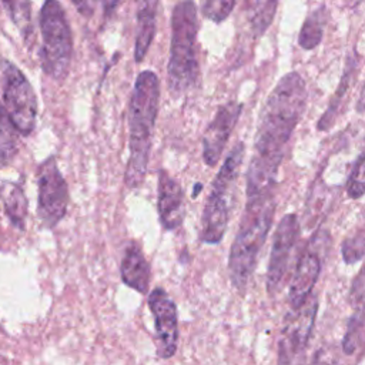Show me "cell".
Wrapping results in <instances>:
<instances>
[{
    "label": "cell",
    "instance_id": "3",
    "mask_svg": "<svg viewBox=\"0 0 365 365\" xmlns=\"http://www.w3.org/2000/svg\"><path fill=\"white\" fill-rule=\"evenodd\" d=\"M275 214V192L247 197L245 208L228 257L231 284L244 291L258 262Z\"/></svg>",
    "mask_w": 365,
    "mask_h": 365
},
{
    "label": "cell",
    "instance_id": "11",
    "mask_svg": "<svg viewBox=\"0 0 365 365\" xmlns=\"http://www.w3.org/2000/svg\"><path fill=\"white\" fill-rule=\"evenodd\" d=\"M298 232L299 222L295 214L284 215L275 228L267 271V288L269 294L277 292L278 287L282 282V278L288 268L291 252L298 238Z\"/></svg>",
    "mask_w": 365,
    "mask_h": 365
},
{
    "label": "cell",
    "instance_id": "25",
    "mask_svg": "<svg viewBox=\"0 0 365 365\" xmlns=\"http://www.w3.org/2000/svg\"><path fill=\"white\" fill-rule=\"evenodd\" d=\"M349 299L354 308H365V264L351 285Z\"/></svg>",
    "mask_w": 365,
    "mask_h": 365
},
{
    "label": "cell",
    "instance_id": "18",
    "mask_svg": "<svg viewBox=\"0 0 365 365\" xmlns=\"http://www.w3.org/2000/svg\"><path fill=\"white\" fill-rule=\"evenodd\" d=\"M279 0H245L244 13L255 36H261L271 26Z\"/></svg>",
    "mask_w": 365,
    "mask_h": 365
},
{
    "label": "cell",
    "instance_id": "15",
    "mask_svg": "<svg viewBox=\"0 0 365 365\" xmlns=\"http://www.w3.org/2000/svg\"><path fill=\"white\" fill-rule=\"evenodd\" d=\"M120 275L121 281L127 287L135 289L140 294L148 292L151 277L150 264L145 259L141 247L134 241H131L124 250L120 262Z\"/></svg>",
    "mask_w": 365,
    "mask_h": 365
},
{
    "label": "cell",
    "instance_id": "7",
    "mask_svg": "<svg viewBox=\"0 0 365 365\" xmlns=\"http://www.w3.org/2000/svg\"><path fill=\"white\" fill-rule=\"evenodd\" d=\"M318 299L309 294L301 304L291 307L282 325L278 341V365H298L307 351L315 317Z\"/></svg>",
    "mask_w": 365,
    "mask_h": 365
},
{
    "label": "cell",
    "instance_id": "28",
    "mask_svg": "<svg viewBox=\"0 0 365 365\" xmlns=\"http://www.w3.org/2000/svg\"><path fill=\"white\" fill-rule=\"evenodd\" d=\"M101 4H103V9H104V13L106 16H110L115 11L117 6H118V1L120 0H100Z\"/></svg>",
    "mask_w": 365,
    "mask_h": 365
},
{
    "label": "cell",
    "instance_id": "6",
    "mask_svg": "<svg viewBox=\"0 0 365 365\" xmlns=\"http://www.w3.org/2000/svg\"><path fill=\"white\" fill-rule=\"evenodd\" d=\"M244 158V144L237 143L225 157L217 173L201 215V242L215 245L221 242L230 217V192L237 180Z\"/></svg>",
    "mask_w": 365,
    "mask_h": 365
},
{
    "label": "cell",
    "instance_id": "16",
    "mask_svg": "<svg viewBox=\"0 0 365 365\" xmlns=\"http://www.w3.org/2000/svg\"><path fill=\"white\" fill-rule=\"evenodd\" d=\"M160 0H140L137 13V31H135V47L134 58L141 63L150 50L155 34V17Z\"/></svg>",
    "mask_w": 365,
    "mask_h": 365
},
{
    "label": "cell",
    "instance_id": "22",
    "mask_svg": "<svg viewBox=\"0 0 365 365\" xmlns=\"http://www.w3.org/2000/svg\"><path fill=\"white\" fill-rule=\"evenodd\" d=\"M342 257L346 264H352L365 257V230L348 237L341 247Z\"/></svg>",
    "mask_w": 365,
    "mask_h": 365
},
{
    "label": "cell",
    "instance_id": "24",
    "mask_svg": "<svg viewBox=\"0 0 365 365\" xmlns=\"http://www.w3.org/2000/svg\"><path fill=\"white\" fill-rule=\"evenodd\" d=\"M346 192L356 200L365 194V154L356 161L346 182Z\"/></svg>",
    "mask_w": 365,
    "mask_h": 365
},
{
    "label": "cell",
    "instance_id": "1",
    "mask_svg": "<svg viewBox=\"0 0 365 365\" xmlns=\"http://www.w3.org/2000/svg\"><path fill=\"white\" fill-rule=\"evenodd\" d=\"M307 96L305 83L298 73L284 76L268 96L247 171V197L275 192L284 148L305 111Z\"/></svg>",
    "mask_w": 365,
    "mask_h": 365
},
{
    "label": "cell",
    "instance_id": "10",
    "mask_svg": "<svg viewBox=\"0 0 365 365\" xmlns=\"http://www.w3.org/2000/svg\"><path fill=\"white\" fill-rule=\"evenodd\" d=\"M148 308L155 322L157 355L163 359L171 358L178 346L177 307L168 292L157 287L148 294Z\"/></svg>",
    "mask_w": 365,
    "mask_h": 365
},
{
    "label": "cell",
    "instance_id": "30",
    "mask_svg": "<svg viewBox=\"0 0 365 365\" xmlns=\"http://www.w3.org/2000/svg\"><path fill=\"white\" fill-rule=\"evenodd\" d=\"M202 190V184L201 182H197L195 185H194V191H192V198H195L197 195H198V192Z\"/></svg>",
    "mask_w": 365,
    "mask_h": 365
},
{
    "label": "cell",
    "instance_id": "8",
    "mask_svg": "<svg viewBox=\"0 0 365 365\" xmlns=\"http://www.w3.org/2000/svg\"><path fill=\"white\" fill-rule=\"evenodd\" d=\"M3 107L21 135H29L36 127L37 98L34 90L19 67L3 61Z\"/></svg>",
    "mask_w": 365,
    "mask_h": 365
},
{
    "label": "cell",
    "instance_id": "20",
    "mask_svg": "<svg viewBox=\"0 0 365 365\" xmlns=\"http://www.w3.org/2000/svg\"><path fill=\"white\" fill-rule=\"evenodd\" d=\"M327 19H328V14H327L325 7L317 9L305 19L304 26L299 33V38H298V43L302 48L309 50V48H314L315 46H318V43L322 38Z\"/></svg>",
    "mask_w": 365,
    "mask_h": 365
},
{
    "label": "cell",
    "instance_id": "31",
    "mask_svg": "<svg viewBox=\"0 0 365 365\" xmlns=\"http://www.w3.org/2000/svg\"><path fill=\"white\" fill-rule=\"evenodd\" d=\"M364 217H365V208H364Z\"/></svg>",
    "mask_w": 365,
    "mask_h": 365
},
{
    "label": "cell",
    "instance_id": "5",
    "mask_svg": "<svg viewBox=\"0 0 365 365\" xmlns=\"http://www.w3.org/2000/svg\"><path fill=\"white\" fill-rule=\"evenodd\" d=\"M43 71L56 81H63L73 57V36L67 14L58 0H46L40 11Z\"/></svg>",
    "mask_w": 365,
    "mask_h": 365
},
{
    "label": "cell",
    "instance_id": "13",
    "mask_svg": "<svg viewBox=\"0 0 365 365\" xmlns=\"http://www.w3.org/2000/svg\"><path fill=\"white\" fill-rule=\"evenodd\" d=\"M241 110L242 106L240 103L230 101L218 108L214 118L208 124L202 135V160L207 165L214 167L218 163L240 118Z\"/></svg>",
    "mask_w": 365,
    "mask_h": 365
},
{
    "label": "cell",
    "instance_id": "14",
    "mask_svg": "<svg viewBox=\"0 0 365 365\" xmlns=\"http://www.w3.org/2000/svg\"><path fill=\"white\" fill-rule=\"evenodd\" d=\"M157 211L164 230L173 231L184 221V192L177 180L165 170L158 171Z\"/></svg>",
    "mask_w": 365,
    "mask_h": 365
},
{
    "label": "cell",
    "instance_id": "27",
    "mask_svg": "<svg viewBox=\"0 0 365 365\" xmlns=\"http://www.w3.org/2000/svg\"><path fill=\"white\" fill-rule=\"evenodd\" d=\"M308 365H335V359L327 351H317Z\"/></svg>",
    "mask_w": 365,
    "mask_h": 365
},
{
    "label": "cell",
    "instance_id": "26",
    "mask_svg": "<svg viewBox=\"0 0 365 365\" xmlns=\"http://www.w3.org/2000/svg\"><path fill=\"white\" fill-rule=\"evenodd\" d=\"M83 17H91L96 10V0H70Z\"/></svg>",
    "mask_w": 365,
    "mask_h": 365
},
{
    "label": "cell",
    "instance_id": "17",
    "mask_svg": "<svg viewBox=\"0 0 365 365\" xmlns=\"http://www.w3.org/2000/svg\"><path fill=\"white\" fill-rule=\"evenodd\" d=\"M1 198L4 202V211L9 217L13 227L24 230V222L27 217V198L23 188L16 182H3L1 185Z\"/></svg>",
    "mask_w": 365,
    "mask_h": 365
},
{
    "label": "cell",
    "instance_id": "21",
    "mask_svg": "<svg viewBox=\"0 0 365 365\" xmlns=\"http://www.w3.org/2000/svg\"><path fill=\"white\" fill-rule=\"evenodd\" d=\"M10 19L21 34L27 38L33 33L31 27V4L30 0H0Z\"/></svg>",
    "mask_w": 365,
    "mask_h": 365
},
{
    "label": "cell",
    "instance_id": "12",
    "mask_svg": "<svg viewBox=\"0 0 365 365\" xmlns=\"http://www.w3.org/2000/svg\"><path fill=\"white\" fill-rule=\"evenodd\" d=\"M327 238L325 231H318L311 238L307 250L299 257V261L295 268V274L292 277L289 285V302L291 307L301 304L309 294H312V288L317 284V279L321 272V250L324 247V240Z\"/></svg>",
    "mask_w": 365,
    "mask_h": 365
},
{
    "label": "cell",
    "instance_id": "23",
    "mask_svg": "<svg viewBox=\"0 0 365 365\" xmlns=\"http://www.w3.org/2000/svg\"><path fill=\"white\" fill-rule=\"evenodd\" d=\"M237 0H201V11L204 17L220 23L232 11Z\"/></svg>",
    "mask_w": 365,
    "mask_h": 365
},
{
    "label": "cell",
    "instance_id": "9",
    "mask_svg": "<svg viewBox=\"0 0 365 365\" xmlns=\"http://www.w3.org/2000/svg\"><path fill=\"white\" fill-rule=\"evenodd\" d=\"M37 215L46 228H54L64 218L70 197L53 155L37 168Z\"/></svg>",
    "mask_w": 365,
    "mask_h": 365
},
{
    "label": "cell",
    "instance_id": "19",
    "mask_svg": "<svg viewBox=\"0 0 365 365\" xmlns=\"http://www.w3.org/2000/svg\"><path fill=\"white\" fill-rule=\"evenodd\" d=\"M19 131L0 104V168L11 163L19 151Z\"/></svg>",
    "mask_w": 365,
    "mask_h": 365
},
{
    "label": "cell",
    "instance_id": "4",
    "mask_svg": "<svg viewBox=\"0 0 365 365\" xmlns=\"http://www.w3.org/2000/svg\"><path fill=\"white\" fill-rule=\"evenodd\" d=\"M197 4L192 0L178 1L171 16V47L167 66L168 88L174 97L185 93L197 81Z\"/></svg>",
    "mask_w": 365,
    "mask_h": 365
},
{
    "label": "cell",
    "instance_id": "29",
    "mask_svg": "<svg viewBox=\"0 0 365 365\" xmlns=\"http://www.w3.org/2000/svg\"><path fill=\"white\" fill-rule=\"evenodd\" d=\"M356 110L358 111H365V86L359 94V98H358V104H356Z\"/></svg>",
    "mask_w": 365,
    "mask_h": 365
},
{
    "label": "cell",
    "instance_id": "2",
    "mask_svg": "<svg viewBox=\"0 0 365 365\" xmlns=\"http://www.w3.org/2000/svg\"><path fill=\"white\" fill-rule=\"evenodd\" d=\"M160 103V81L150 70L141 71L134 83L128 104L130 157L124 173V184L137 190L147 174L151 140Z\"/></svg>",
    "mask_w": 365,
    "mask_h": 365
}]
</instances>
